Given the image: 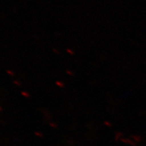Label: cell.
Wrapping results in <instances>:
<instances>
[{"label": "cell", "instance_id": "cell-2", "mask_svg": "<svg viewBox=\"0 0 146 146\" xmlns=\"http://www.w3.org/2000/svg\"><path fill=\"white\" fill-rule=\"evenodd\" d=\"M56 84H57L58 86H60V87H62L64 86L63 83H61V82H60V81H57V82H56Z\"/></svg>", "mask_w": 146, "mask_h": 146}, {"label": "cell", "instance_id": "cell-1", "mask_svg": "<svg viewBox=\"0 0 146 146\" xmlns=\"http://www.w3.org/2000/svg\"><path fill=\"white\" fill-rule=\"evenodd\" d=\"M67 52H68V54H70V55L74 54V52H73V51L72 50H70V49H67Z\"/></svg>", "mask_w": 146, "mask_h": 146}, {"label": "cell", "instance_id": "cell-3", "mask_svg": "<svg viewBox=\"0 0 146 146\" xmlns=\"http://www.w3.org/2000/svg\"><path fill=\"white\" fill-rule=\"evenodd\" d=\"M66 73L68 74H69V75H70V76H72L73 75V73L71 72V71H70V70H67L66 71Z\"/></svg>", "mask_w": 146, "mask_h": 146}]
</instances>
